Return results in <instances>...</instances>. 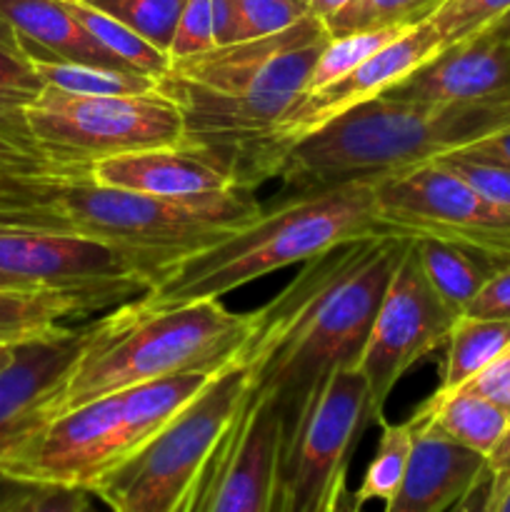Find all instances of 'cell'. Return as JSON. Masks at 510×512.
I'll return each mask as SVG.
<instances>
[{"mask_svg":"<svg viewBox=\"0 0 510 512\" xmlns=\"http://www.w3.org/2000/svg\"><path fill=\"white\" fill-rule=\"evenodd\" d=\"M510 130V88L468 103L378 95L298 140L280 170L278 198L428 163Z\"/></svg>","mask_w":510,"mask_h":512,"instance_id":"cell-5","label":"cell"},{"mask_svg":"<svg viewBox=\"0 0 510 512\" xmlns=\"http://www.w3.org/2000/svg\"><path fill=\"white\" fill-rule=\"evenodd\" d=\"M88 335L90 323L60 325L15 348L13 363L0 373V453L48 420V400L65 383Z\"/></svg>","mask_w":510,"mask_h":512,"instance_id":"cell-16","label":"cell"},{"mask_svg":"<svg viewBox=\"0 0 510 512\" xmlns=\"http://www.w3.org/2000/svg\"><path fill=\"white\" fill-rule=\"evenodd\" d=\"M368 428L363 373L338 370L325 380L298 428L280 440L268 512H338L350 460Z\"/></svg>","mask_w":510,"mask_h":512,"instance_id":"cell-9","label":"cell"},{"mask_svg":"<svg viewBox=\"0 0 510 512\" xmlns=\"http://www.w3.org/2000/svg\"><path fill=\"white\" fill-rule=\"evenodd\" d=\"M240 40L265 38L288 30L310 15L308 0H238Z\"/></svg>","mask_w":510,"mask_h":512,"instance_id":"cell-36","label":"cell"},{"mask_svg":"<svg viewBox=\"0 0 510 512\" xmlns=\"http://www.w3.org/2000/svg\"><path fill=\"white\" fill-rule=\"evenodd\" d=\"M458 315L443 303L415 253L413 238L380 300L358 370L368 385L370 425L385 418L395 385L413 365L445 348Z\"/></svg>","mask_w":510,"mask_h":512,"instance_id":"cell-13","label":"cell"},{"mask_svg":"<svg viewBox=\"0 0 510 512\" xmlns=\"http://www.w3.org/2000/svg\"><path fill=\"white\" fill-rule=\"evenodd\" d=\"M283 418L263 395H245L228 433L215 448V465L200 512H268Z\"/></svg>","mask_w":510,"mask_h":512,"instance_id":"cell-14","label":"cell"},{"mask_svg":"<svg viewBox=\"0 0 510 512\" xmlns=\"http://www.w3.org/2000/svg\"><path fill=\"white\" fill-rule=\"evenodd\" d=\"M405 30L408 28H378L330 38L328 43H325L323 53L315 60L313 70H310L305 93L325 88V85H330L333 80L348 75L350 70H355L360 63H365L370 55H375L380 48H385V45L393 43L395 38H400Z\"/></svg>","mask_w":510,"mask_h":512,"instance_id":"cell-31","label":"cell"},{"mask_svg":"<svg viewBox=\"0 0 510 512\" xmlns=\"http://www.w3.org/2000/svg\"><path fill=\"white\" fill-rule=\"evenodd\" d=\"M378 425V448H375L373 460H370L368 468H365L360 488L355 490V495L350 498V503L360 510H363L365 503H373V500H378V503H390V500H393L400 483H403L405 470H408L410 450H413V420L408 418L405 423H388V420L383 418Z\"/></svg>","mask_w":510,"mask_h":512,"instance_id":"cell-28","label":"cell"},{"mask_svg":"<svg viewBox=\"0 0 510 512\" xmlns=\"http://www.w3.org/2000/svg\"><path fill=\"white\" fill-rule=\"evenodd\" d=\"M455 153H470V155H478V158L510 165V130H503V133L480 140V143L468 145V148L463 150H455Z\"/></svg>","mask_w":510,"mask_h":512,"instance_id":"cell-43","label":"cell"},{"mask_svg":"<svg viewBox=\"0 0 510 512\" xmlns=\"http://www.w3.org/2000/svg\"><path fill=\"white\" fill-rule=\"evenodd\" d=\"M93 495L73 488L18 485L5 480L0 485V512H85Z\"/></svg>","mask_w":510,"mask_h":512,"instance_id":"cell-34","label":"cell"},{"mask_svg":"<svg viewBox=\"0 0 510 512\" xmlns=\"http://www.w3.org/2000/svg\"><path fill=\"white\" fill-rule=\"evenodd\" d=\"M248 335L250 313H233L220 300L168 310H145L128 300L90 323L88 340L45 413L50 420L165 375L218 373Z\"/></svg>","mask_w":510,"mask_h":512,"instance_id":"cell-6","label":"cell"},{"mask_svg":"<svg viewBox=\"0 0 510 512\" xmlns=\"http://www.w3.org/2000/svg\"><path fill=\"white\" fill-rule=\"evenodd\" d=\"M415 253L423 265L425 278L435 288V293L443 298V303L455 315H463L470 300L480 293L490 275L503 268L495 260L463 248V245L445 243L435 238H413Z\"/></svg>","mask_w":510,"mask_h":512,"instance_id":"cell-23","label":"cell"},{"mask_svg":"<svg viewBox=\"0 0 510 512\" xmlns=\"http://www.w3.org/2000/svg\"><path fill=\"white\" fill-rule=\"evenodd\" d=\"M253 193L175 203L100 185L85 168L45 165L0 178V228L80 235L135 255L153 273L198 250L260 213Z\"/></svg>","mask_w":510,"mask_h":512,"instance_id":"cell-3","label":"cell"},{"mask_svg":"<svg viewBox=\"0 0 510 512\" xmlns=\"http://www.w3.org/2000/svg\"><path fill=\"white\" fill-rule=\"evenodd\" d=\"M410 238L375 235L315 255L265 305L250 313V335L238 350L250 393L283 418L288 438L338 370H355L380 300Z\"/></svg>","mask_w":510,"mask_h":512,"instance_id":"cell-1","label":"cell"},{"mask_svg":"<svg viewBox=\"0 0 510 512\" xmlns=\"http://www.w3.org/2000/svg\"><path fill=\"white\" fill-rule=\"evenodd\" d=\"M375 205L395 235L445 240L510 263V213L435 160L375 178Z\"/></svg>","mask_w":510,"mask_h":512,"instance_id":"cell-10","label":"cell"},{"mask_svg":"<svg viewBox=\"0 0 510 512\" xmlns=\"http://www.w3.org/2000/svg\"><path fill=\"white\" fill-rule=\"evenodd\" d=\"M0 290H40V285L30 283V280L18 278V275H8L0 270Z\"/></svg>","mask_w":510,"mask_h":512,"instance_id":"cell-47","label":"cell"},{"mask_svg":"<svg viewBox=\"0 0 510 512\" xmlns=\"http://www.w3.org/2000/svg\"><path fill=\"white\" fill-rule=\"evenodd\" d=\"M463 315L510 320V263L495 270Z\"/></svg>","mask_w":510,"mask_h":512,"instance_id":"cell-39","label":"cell"},{"mask_svg":"<svg viewBox=\"0 0 510 512\" xmlns=\"http://www.w3.org/2000/svg\"><path fill=\"white\" fill-rule=\"evenodd\" d=\"M490 30H495V33L505 35V38L510 40V10H508V13L503 15V18H500V20H495V23L490 25Z\"/></svg>","mask_w":510,"mask_h":512,"instance_id":"cell-50","label":"cell"},{"mask_svg":"<svg viewBox=\"0 0 510 512\" xmlns=\"http://www.w3.org/2000/svg\"><path fill=\"white\" fill-rule=\"evenodd\" d=\"M213 3L215 45L240 43V8L238 0H210Z\"/></svg>","mask_w":510,"mask_h":512,"instance_id":"cell-40","label":"cell"},{"mask_svg":"<svg viewBox=\"0 0 510 512\" xmlns=\"http://www.w3.org/2000/svg\"><path fill=\"white\" fill-rule=\"evenodd\" d=\"M48 88L75 95H148L158 90V78L128 68L75 63H33Z\"/></svg>","mask_w":510,"mask_h":512,"instance_id":"cell-29","label":"cell"},{"mask_svg":"<svg viewBox=\"0 0 510 512\" xmlns=\"http://www.w3.org/2000/svg\"><path fill=\"white\" fill-rule=\"evenodd\" d=\"M375 235H395L378 215L375 178L275 198L270 210H260L243 228L160 270L135 303L145 310H168L220 300L263 275Z\"/></svg>","mask_w":510,"mask_h":512,"instance_id":"cell-4","label":"cell"},{"mask_svg":"<svg viewBox=\"0 0 510 512\" xmlns=\"http://www.w3.org/2000/svg\"><path fill=\"white\" fill-rule=\"evenodd\" d=\"M128 458L120 393L90 400L30 430L0 453V480L90 493Z\"/></svg>","mask_w":510,"mask_h":512,"instance_id":"cell-12","label":"cell"},{"mask_svg":"<svg viewBox=\"0 0 510 512\" xmlns=\"http://www.w3.org/2000/svg\"><path fill=\"white\" fill-rule=\"evenodd\" d=\"M85 315L73 298L55 290H0V345H20Z\"/></svg>","mask_w":510,"mask_h":512,"instance_id":"cell-26","label":"cell"},{"mask_svg":"<svg viewBox=\"0 0 510 512\" xmlns=\"http://www.w3.org/2000/svg\"><path fill=\"white\" fill-rule=\"evenodd\" d=\"M0 270L68 295L85 315L118 308L153 285V273L115 245L33 228H0Z\"/></svg>","mask_w":510,"mask_h":512,"instance_id":"cell-11","label":"cell"},{"mask_svg":"<svg viewBox=\"0 0 510 512\" xmlns=\"http://www.w3.org/2000/svg\"><path fill=\"white\" fill-rule=\"evenodd\" d=\"M308 3H310V15H315V18H320L325 23L330 15L343 10L350 0H308Z\"/></svg>","mask_w":510,"mask_h":512,"instance_id":"cell-45","label":"cell"},{"mask_svg":"<svg viewBox=\"0 0 510 512\" xmlns=\"http://www.w3.org/2000/svg\"><path fill=\"white\" fill-rule=\"evenodd\" d=\"M15 348H18V345H0V373H3L10 363H13Z\"/></svg>","mask_w":510,"mask_h":512,"instance_id":"cell-49","label":"cell"},{"mask_svg":"<svg viewBox=\"0 0 510 512\" xmlns=\"http://www.w3.org/2000/svg\"><path fill=\"white\" fill-rule=\"evenodd\" d=\"M83 3L113 15L155 48L168 53L185 0H83Z\"/></svg>","mask_w":510,"mask_h":512,"instance_id":"cell-32","label":"cell"},{"mask_svg":"<svg viewBox=\"0 0 510 512\" xmlns=\"http://www.w3.org/2000/svg\"><path fill=\"white\" fill-rule=\"evenodd\" d=\"M460 388H468L473 393L483 395L485 400H490V403H495L500 410L510 415V345L493 363L485 365L475 378H470Z\"/></svg>","mask_w":510,"mask_h":512,"instance_id":"cell-38","label":"cell"},{"mask_svg":"<svg viewBox=\"0 0 510 512\" xmlns=\"http://www.w3.org/2000/svg\"><path fill=\"white\" fill-rule=\"evenodd\" d=\"M65 5L85 25V30L123 65L138 70V73L153 75V78H160L168 70L170 55L165 50L155 48L153 43H148L143 35L120 23L118 18L83 3V0H65Z\"/></svg>","mask_w":510,"mask_h":512,"instance_id":"cell-27","label":"cell"},{"mask_svg":"<svg viewBox=\"0 0 510 512\" xmlns=\"http://www.w3.org/2000/svg\"><path fill=\"white\" fill-rule=\"evenodd\" d=\"M210 48H215L213 3L210 0H185L183 13L175 25L173 43L168 48L170 60L205 53Z\"/></svg>","mask_w":510,"mask_h":512,"instance_id":"cell-37","label":"cell"},{"mask_svg":"<svg viewBox=\"0 0 510 512\" xmlns=\"http://www.w3.org/2000/svg\"><path fill=\"white\" fill-rule=\"evenodd\" d=\"M490 512H510V480L503 490L493 498V508Z\"/></svg>","mask_w":510,"mask_h":512,"instance_id":"cell-48","label":"cell"},{"mask_svg":"<svg viewBox=\"0 0 510 512\" xmlns=\"http://www.w3.org/2000/svg\"><path fill=\"white\" fill-rule=\"evenodd\" d=\"M45 165H50L48 160L25 153V150H20L18 145H13L10 140H5L0 135V178H5V175L30 173V170L45 168Z\"/></svg>","mask_w":510,"mask_h":512,"instance_id":"cell-41","label":"cell"},{"mask_svg":"<svg viewBox=\"0 0 510 512\" xmlns=\"http://www.w3.org/2000/svg\"><path fill=\"white\" fill-rule=\"evenodd\" d=\"M25 115L40 155L63 168H88L115 155L183 143L180 110L158 90L75 95L45 85Z\"/></svg>","mask_w":510,"mask_h":512,"instance_id":"cell-8","label":"cell"},{"mask_svg":"<svg viewBox=\"0 0 510 512\" xmlns=\"http://www.w3.org/2000/svg\"><path fill=\"white\" fill-rule=\"evenodd\" d=\"M450 173L460 175L470 188L478 190L485 200L510 213V165L478 158L470 153H448L435 158Z\"/></svg>","mask_w":510,"mask_h":512,"instance_id":"cell-35","label":"cell"},{"mask_svg":"<svg viewBox=\"0 0 510 512\" xmlns=\"http://www.w3.org/2000/svg\"><path fill=\"white\" fill-rule=\"evenodd\" d=\"M508 10L510 0H443L428 20L438 30L443 48H448L470 35L483 33Z\"/></svg>","mask_w":510,"mask_h":512,"instance_id":"cell-33","label":"cell"},{"mask_svg":"<svg viewBox=\"0 0 510 512\" xmlns=\"http://www.w3.org/2000/svg\"><path fill=\"white\" fill-rule=\"evenodd\" d=\"M85 173L95 183L108 188L130 190L158 200H175V203H195V200H213L238 193L233 178L218 163L185 143L98 160L88 165Z\"/></svg>","mask_w":510,"mask_h":512,"instance_id":"cell-17","label":"cell"},{"mask_svg":"<svg viewBox=\"0 0 510 512\" xmlns=\"http://www.w3.org/2000/svg\"><path fill=\"white\" fill-rule=\"evenodd\" d=\"M408 470L385 512H450L488 473V458L440 433L420 410Z\"/></svg>","mask_w":510,"mask_h":512,"instance_id":"cell-19","label":"cell"},{"mask_svg":"<svg viewBox=\"0 0 510 512\" xmlns=\"http://www.w3.org/2000/svg\"><path fill=\"white\" fill-rule=\"evenodd\" d=\"M213 465H215V450L213 455H210L208 465H205L203 470V480H200V488H198V495H195L193 505H190L188 512H200V508H203V500H205V490H208V483H210V475H213Z\"/></svg>","mask_w":510,"mask_h":512,"instance_id":"cell-46","label":"cell"},{"mask_svg":"<svg viewBox=\"0 0 510 512\" xmlns=\"http://www.w3.org/2000/svg\"><path fill=\"white\" fill-rule=\"evenodd\" d=\"M510 88V40L495 30L440 48L383 95L420 103H468Z\"/></svg>","mask_w":510,"mask_h":512,"instance_id":"cell-18","label":"cell"},{"mask_svg":"<svg viewBox=\"0 0 510 512\" xmlns=\"http://www.w3.org/2000/svg\"><path fill=\"white\" fill-rule=\"evenodd\" d=\"M488 470L493 475V498L508 485L510 480V423L505 428L503 438L495 445L493 453L488 455Z\"/></svg>","mask_w":510,"mask_h":512,"instance_id":"cell-42","label":"cell"},{"mask_svg":"<svg viewBox=\"0 0 510 512\" xmlns=\"http://www.w3.org/2000/svg\"><path fill=\"white\" fill-rule=\"evenodd\" d=\"M338 512H360V508H355L353 503L345 505V500H343V505H340V510H338Z\"/></svg>","mask_w":510,"mask_h":512,"instance_id":"cell-51","label":"cell"},{"mask_svg":"<svg viewBox=\"0 0 510 512\" xmlns=\"http://www.w3.org/2000/svg\"><path fill=\"white\" fill-rule=\"evenodd\" d=\"M328 40L323 20L305 15L283 33L170 60L158 93L180 110L183 143L218 163L235 188L253 193L280 178L293 150L280 125Z\"/></svg>","mask_w":510,"mask_h":512,"instance_id":"cell-2","label":"cell"},{"mask_svg":"<svg viewBox=\"0 0 510 512\" xmlns=\"http://www.w3.org/2000/svg\"><path fill=\"white\" fill-rule=\"evenodd\" d=\"M440 48H443V40H440L438 30L430 20L413 25L400 38H395L393 43L370 55L355 70H350L348 75L333 80L325 88L300 95L293 108H290V113L285 115L283 125H280V135L293 148L298 140L308 138L310 133L323 128L325 123L335 120L338 115L348 113L350 108L365 103V100L383 95L385 90L400 83L405 75L413 73L418 65L433 58Z\"/></svg>","mask_w":510,"mask_h":512,"instance_id":"cell-15","label":"cell"},{"mask_svg":"<svg viewBox=\"0 0 510 512\" xmlns=\"http://www.w3.org/2000/svg\"><path fill=\"white\" fill-rule=\"evenodd\" d=\"M85 512H103V510H95V508H93V503H90V505H88V510H85ZM105 512H108V510H105Z\"/></svg>","mask_w":510,"mask_h":512,"instance_id":"cell-52","label":"cell"},{"mask_svg":"<svg viewBox=\"0 0 510 512\" xmlns=\"http://www.w3.org/2000/svg\"><path fill=\"white\" fill-rule=\"evenodd\" d=\"M418 410L440 433L468 450H475L483 458L493 453L510 423V415L505 410L468 388H458L453 393H433Z\"/></svg>","mask_w":510,"mask_h":512,"instance_id":"cell-22","label":"cell"},{"mask_svg":"<svg viewBox=\"0 0 510 512\" xmlns=\"http://www.w3.org/2000/svg\"><path fill=\"white\" fill-rule=\"evenodd\" d=\"M0 18L33 63L128 68L85 30L65 0H0Z\"/></svg>","mask_w":510,"mask_h":512,"instance_id":"cell-20","label":"cell"},{"mask_svg":"<svg viewBox=\"0 0 510 512\" xmlns=\"http://www.w3.org/2000/svg\"><path fill=\"white\" fill-rule=\"evenodd\" d=\"M248 390V368L235 355L183 413L103 475L90 495L108 512H170L228 433Z\"/></svg>","mask_w":510,"mask_h":512,"instance_id":"cell-7","label":"cell"},{"mask_svg":"<svg viewBox=\"0 0 510 512\" xmlns=\"http://www.w3.org/2000/svg\"><path fill=\"white\" fill-rule=\"evenodd\" d=\"M490 508H493V475L488 470L478 480V485L450 512H490Z\"/></svg>","mask_w":510,"mask_h":512,"instance_id":"cell-44","label":"cell"},{"mask_svg":"<svg viewBox=\"0 0 510 512\" xmlns=\"http://www.w3.org/2000/svg\"><path fill=\"white\" fill-rule=\"evenodd\" d=\"M510 345V320L458 315L445 343V363L440 388L435 393H453L460 385L493 363Z\"/></svg>","mask_w":510,"mask_h":512,"instance_id":"cell-25","label":"cell"},{"mask_svg":"<svg viewBox=\"0 0 510 512\" xmlns=\"http://www.w3.org/2000/svg\"><path fill=\"white\" fill-rule=\"evenodd\" d=\"M215 373H180L165 378L145 380L128 390H120L123 403V438L125 450L135 453L163 430L178 413H183L210 383Z\"/></svg>","mask_w":510,"mask_h":512,"instance_id":"cell-21","label":"cell"},{"mask_svg":"<svg viewBox=\"0 0 510 512\" xmlns=\"http://www.w3.org/2000/svg\"><path fill=\"white\" fill-rule=\"evenodd\" d=\"M443 0H350L343 10L325 20L330 38L360 30L413 28L423 23Z\"/></svg>","mask_w":510,"mask_h":512,"instance_id":"cell-30","label":"cell"},{"mask_svg":"<svg viewBox=\"0 0 510 512\" xmlns=\"http://www.w3.org/2000/svg\"><path fill=\"white\" fill-rule=\"evenodd\" d=\"M43 90L45 83L35 70L33 60L18 48L15 35L0 18V135L35 158H43V155L35 148L25 113Z\"/></svg>","mask_w":510,"mask_h":512,"instance_id":"cell-24","label":"cell"}]
</instances>
